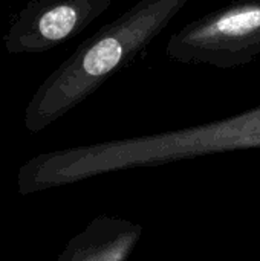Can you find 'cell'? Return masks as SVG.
<instances>
[{"mask_svg":"<svg viewBox=\"0 0 260 261\" xmlns=\"http://www.w3.org/2000/svg\"><path fill=\"white\" fill-rule=\"evenodd\" d=\"M112 0H29L9 24L3 44L9 54H43L83 32Z\"/></svg>","mask_w":260,"mask_h":261,"instance_id":"277c9868","label":"cell"},{"mask_svg":"<svg viewBox=\"0 0 260 261\" xmlns=\"http://www.w3.org/2000/svg\"><path fill=\"white\" fill-rule=\"evenodd\" d=\"M143 236V226L124 219L95 217L72 237L58 261H126Z\"/></svg>","mask_w":260,"mask_h":261,"instance_id":"5b68a950","label":"cell"},{"mask_svg":"<svg viewBox=\"0 0 260 261\" xmlns=\"http://www.w3.org/2000/svg\"><path fill=\"white\" fill-rule=\"evenodd\" d=\"M166 54L182 64L233 69L260 55V0H233L172 34Z\"/></svg>","mask_w":260,"mask_h":261,"instance_id":"3957f363","label":"cell"},{"mask_svg":"<svg viewBox=\"0 0 260 261\" xmlns=\"http://www.w3.org/2000/svg\"><path fill=\"white\" fill-rule=\"evenodd\" d=\"M248 148H260V106L202 125L40 153L20 167L17 190L28 196L113 171Z\"/></svg>","mask_w":260,"mask_h":261,"instance_id":"6da1fadb","label":"cell"},{"mask_svg":"<svg viewBox=\"0 0 260 261\" xmlns=\"http://www.w3.org/2000/svg\"><path fill=\"white\" fill-rule=\"evenodd\" d=\"M188 0H139L84 40L38 86L25 109V127L38 133L127 67Z\"/></svg>","mask_w":260,"mask_h":261,"instance_id":"7a4b0ae2","label":"cell"}]
</instances>
